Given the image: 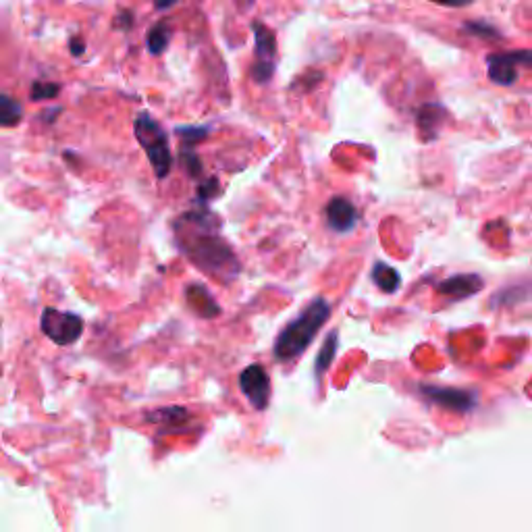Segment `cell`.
<instances>
[{"instance_id":"obj_1","label":"cell","mask_w":532,"mask_h":532,"mask_svg":"<svg viewBox=\"0 0 532 532\" xmlns=\"http://www.w3.org/2000/svg\"><path fill=\"white\" fill-rule=\"evenodd\" d=\"M177 242L200 271L221 281H231L239 275V260L231 246L210 227L208 212L183 215L177 225Z\"/></svg>"},{"instance_id":"obj_2","label":"cell","mask_w":532,"mask_h":532,"mask_svg":"<svg viewBox=\"0 0 532 532\" xmlns=\"http://www.w3.org/2000/svg\"><path fill=\"white\" fill-rule=\"evenodd\" d=\"M329 316L331 304L325 298H316L296 321H291L277 337L273 348L277 360L287 362L302 356L308 350V345L316 339L318 331L329 321Z\"/></svg>"},{"instance_id":"obj_3","label":"cell","mask_w":532,"mask_h":532,"mask_svg":"<svg viewBox=\"0 0 532 532\" xmlns=\"http://www.w3.org/2000/svg\"><path fill=\"white\" fill-rule=\"evenodd\" d=\"M133 129H136V140L144 148L156 177L165 179L171 173V165H173V156H171L169 138H167L165 129L148 113H142L136 119Z\"/></svg>"},{"instance_id":"obj_4","label":"cell","mask_w":532,"mask_h":532,"mask_svg":"<svg viewBox=\"0 0 532 532\" xmlns=\"http://www.w3.org/2000/svg\"><path fill=\"white\" fill-rule=\"evenodd\" d=\"M40 327L42 333L57 345H71L84 333L82 318L71 312H61L57 308H44Z\"/></svg>"},{"instance_id":"obj_5","label":"cell","mask_w":532,"mask_h":532,"mask_svg":"<svg viewBox=\"0 0 532 532\" xmlns=\"http://www.w3.org/2000/svg\"><path fill=\"white\" fill-rule=\"evenodd\" d=\"M252 30L256 36V63L252 67V77L258 84H266V82H271V77L275 73L277 40H275V34L260 21L252 25Z\"/></svg>"},{"instance_id":"obj_6","label":"cell","mask_w":532,"mask_h":532,"mask_svg":"<svg viewBox=\"0 0 532 532\" xmlns=\"http://www.w3.org/2000/svg\"><path fill=\"white\" fill-rule=\"evenodd\" d=\"M489 79L497 86H512L518 79L520 67H532V50L497 52L487 59Z\"/></svg>"},{"instance_id":"obj_7","label":"cell","mask_w":532,"mask_h":532,"mask_svg":"<svg viewBox=\"0 0 532 532\" xmlns=\"http://www.w3.org/2000/svg\"><path fill=\"white\" fill-rule=\"evenodd\" d=\"M239 389L248 397V402L254 410L262 412L269 408L271 402V377L260 364H250L242 375H239Z\"/></svg>"},{"instance_id":"obj_8","label":"cell","mask_w":532,"mask_h":532,"mask_svg":"<svg viewBox=\"0 0 532 532\" xmlns=\"http://www.w3.org/2000/svg\"><path fill=\"white\" fill-rule=\"evenodd\" d=\"M420 393L429 399V402L451 410V412H460L466 414L474 408V395L464 389L456 387H435V385H422Z\"/></svg>"},{"instance_id":"obj_9","label":"cell","mask_w":532,"mask_h":532,"mask_svg":"<svg viewBox=\"0 0 532 532\" xmlns=\"http://www.w3.org/2000/svg\"><path fill=\"white\" fill-rule=\"evenodd\" d=\"M327 225L337 233H348L358 223V210L356 206L345 198H333L327 208Z\"/></svg>"},{"instance_id":"obj_10","label":"cell","mask_w":532,"mask_h":532,"mask_svg":"<svg viewBox=\"0 0 532 532\" xmlns=\"http://www.w3.org/2000/svg\"><path fill=\"white\" fill-rule=\"evenodd\" d=\"M485 287L483 279L478 275H456V277H449L445 281H441L437 285L439 294L451 298V300H466L474 294H478Z\"/></svg>"},{"instance_id":"obj_11","label":"cell","mask_w":532,"mask_h":532,"mask_svg":"<svg viewBox=\"0 0 532 532\" xmlns=\"http://www.w3.org/2000/svg\"><path fill=\"white\" fill-rule=\"evenodd\" d=\"M445 109L439 104H424L418 111V127L424 140H435L445 119Z\"/></svg>"},{"instance_id":"obj_12","label":"cell","mask_w":532,"mask_h":532,"mask_svg":"<svg viewBox=\"0 0 532 532\" xmlns=\"http://www.w3.org/2000/svg\"><path fill=\"white\" fill-rule=\"evenodd\" d=\"M185 296H188V304L204 318H212L221 314V308L219 304L212 300V296L208 294V291L202 287V285H190L188 289H185Z\"/></svg>"},{"instance_id":"obj_13","label":"cell","mask_w":532,"mask_h":532,"mask_svg":"<svg viewBox=\"0 0 532 532\" xmlns=\"http://www.w3.org/2000/svg\"><path fill=\"white\" fill-rule=\"evenodd\" d=\"M190 420V412L183 410V408H163V410H156L148 414V422L158 424L161 429L167 431H175L185 427V422Z\"/></svg>"},{"instance_id":"obj_14","label":"cell","mask_w":532,"mask_h":532,"mask_svg":"<svg viewBox=\"0 0 532 532\" xmlns=\"http://www.w3.org/2000/svg\"><path fill=\"white\" fill-rule=\"evenodd\" d=\"M372 281H375V285L385 291V294H395V291L402 287V277H399L393 266L385 262H377L372 266Z\"/></svg>"},{"instance_id":"obj_15","label":"cell","mask_w":532,"mask_h":532,"mask_svg":"<svg viewBox=\"0 0 532 532\" xmlns=\"http://www.w3.org/2000/svg\"><path fill=\"white\" fill-rule=\"evenodd\" d=\"M337 350H339V335H337V331H331L329 337L323 343V350L318 352L316 362H314V375H316V379H321L325 375V372L329 370V366L333 364V360L337 356Z\"/></svg>"},{"instance_id":"obj_16","label":"cell","mask_w":532,"mask_h":532,"mask_svg":"<svg viewBox=\"0 0 532 532\" xmlns=\"http://www.w3.org/2000/svg\"><path fill=\"white\" fill-rule=\"evenodd\" d=\"M171 36H173V30H171L169 23H165V21L156 23L154 28L148 32V36H146L148 50L152 52V55H163V52L169 46V42H171Z\"/></svg>"},{"instance_id":"obj_17","label":"cell","mask_w":532,"mask_h":532,"mask_svg":"<svg viewBox=\"0 0 532 532\" xmlns=\"http://www.w3.org/2000/svg\"><path fill=\"white\" fill-rule=\"evenodd\" d=\"M23 119V109L17 100L0 94V127H15Z\"/></svg>"},{"instance_id":"obj_18","label":"cell","mask_w":532,"mask_h":532,"mask_svg":"<svg viewBox=\"0 0 532 532\" xmlns=\"http://www.w3.org/2000/svg\"><path fill=\"white\" fill-rule=\"evenodd\" d=\"M61 92L59 84H52V82H36L32 86V100H50V98H57Z\"/></svg>"},{"instance_id":"obj_19","label":"cell","mask_w":532,"mask_h":532,"mask_svg":"<svg viewBox=\"0 0 532 532\" xmlns=\"http://www.w3.org/2000/svg\"><path fill=\"white\" fill-rule=\"evenodd\" d=\"M177 133H179V138L190 146V144L204 140L208 136V129L206 127H179Z\"/></svg>"},{"instance_id":"obj_20","label":"cell","mask_w":532,"mask_h":532,"mask_svg":"<svg viewBox=\"0 0 532 532\" xmlns=\"http://www.w3.org/2000/svg\"><path fill=\"white\" fill-rule=\"evenodd\" d=\"M464 30L470 32V34H474V36H478V38H501L499 32L495 28H491V25L478 23V21H468L464 25Z\"/></svg>"},{"instance_id":"obj_21","label":"cell","mask_w":532,"mask_h":532,"mask_svg":"<svg viewBox=\"0 0 532 532\" xmlns=\"http://www.w3.org/2000/svg\"><path fill=\"white\" fill-rule=\"evenodd\" d=\"M433 3H437V5H443V7H454V9H460V7H468V5H472L474 0H433Z\"/></svg>"},{"instance_id":"obj_22","label":"cell","mask_w":532,"mask_h":532,"mask_svg":"<svg viewBox=\"0 0 532 532\" xmlns=\"http://www.w3.org/2000/svg\"><path fill=\"white\" fill-rule=\"evenodd\" d=\"M84 50H86V44L82 40H79V38H73L71 40V55L73 57H82Z\"/></svg>"},{"instance_id":"obj_23","label":"cell","mask_w":532,"mask_h":532,"mask_svg":"<svg viewBox=\"0 0 532 532\" xmlns=\"http://www.w3.org/2000/svg\"><path fill=\"white\" fill-rule=\"evenodd\" d=\"M115 23H117V28H123V30H129L131 28V25H133V17L129 15V13H121L117 19H115Z\"/></svg>"},{"instance_id":"obj_24","label":"cell","mask_w":532,"mask_h":532,"mask_svg":"<svg viewBox=\"0 0 532 532\" xmlns=\"http://www.w3.org/2000/svg\"><path fill=\"white\" fill-rule=\"evenodd\" d=\"M175 3H177V0H154V5H156L158 11H165V9L173 7Z\"/></svg>"}]
</instances>
